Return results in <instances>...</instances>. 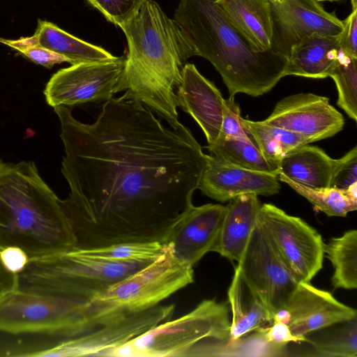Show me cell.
Instances as JSON below:
<instances>
[{
	"instance_id": "cell-44",
	"label": "cell",
	"mask_w": 357,
	"mask_h": 357,
	"mask_svg": "<svg viewBox=\"0 0 357 357\" xmlns=\"http://www.w3.org/2000/svg\"><path fill=\"white\" fill-rule=\"evenodd\" d=\"M2 38H0V42H1Z\"/></svg>"
},
{
	"instance_id": "cell-17",
	"label": "cell",
	"mask_w": 357,
	"mask_h": 357,
	"mask_svg": "<svg viewBox=\"0 0 357 357\" xmlns=\"http://www.w3.org/2000/svg\"><path fill=\"white\" fill-rule=\"evenodd\" d=\"M198 189L215 201L225 202L245 194L273 195L279 192L280 184L275 174L242 168L208 155Z\"/></svg>"
},
{
	"instance_id": "cell-30",
	"label": "cell",
	"mask_w": 357,
	"mask_h": 357,
	"mask_svg": "<svg viewBox=\"0 0 357 357\" xmlns=\"http://www.w3.org/2000/svg\"><path fill=\"white\" fill-rule=\"evenodd\" d=\"M337 89V105L354 121H357V59L341 51L330 73Z\"/></svg>"
},
{
	"instance_id": "cell-1",
	"label": "cell",
	"mask_w": 357,
	"mask_h": 357,
	"mask_svg": "<svg viewBox=\"0 0 357 357\" xmlns=\"http://www.w3.org/2000/svg\"><path fill=\"white\" fill-rule=\"evenodd\" d=\"M70 192L61 199L77 249L128 242L162 243L192 205L207 155L181 123L164 126L123 95L102 105L93 123L54 107Z\"/></svg>"
},
{
	"instance_id": "cell-3",
	"label": "cell",
	"mask_w": 357,
	"mask_h": 357,
	"mask_svg": "<svg viewBox=\"0 0 357 357\" xmlns=\"http://www.w3.org/2000/svg\"><path fill=\"white\" fill-rule=\"evenodd\" d=\"M174 20L192 56L207 59L219 72L229 96H261L284 77L287 57L273 50L254 51L215 0H180Z\"/></svg>"
},
{
	"instance_id": "cell-9",
	"label": "cell",
	"mask_w": 357,
	"mask_h": 357,
	"mask_svg": "<svg viewBox=\"0 0 357 357\" xmlns=\"http://www.w3.org/2000/svg\"><path fill=\"white\" fill-rule=\"evenodd\" d=\"M174 312L171 304L119 314L79 335L33 346L27 357H110L118 347L171 319Z\"/></svg>"
},
{
	"instance_id": "cell-39",
	"label": "cell",
	"mask_w": 357,
	"mask_h": 357,
	"mask_svg": "<svg viewBox=\"0 0 357 357\" xmlns=\"http://www.w3.org/2000/svg\"><path fill=\"white\" fill-rule=\"evenodd\" d=\"M265 335L269 342L287 344L289 342H302L304 340L295 336L289 326L280 321H273L265 330Z\"/></svg>"
},
{
	"instance_id": "cell-8",
	"label": "cell",
	"mask_w": 357,
	"mask_h": 357,
	"mask_svg": "<svg viewBox=\"0 0 357 357\" xmlns=\"http://www.w3.org/2000/svg\"><path fill=\"white\" fill-rule=\"evenodd\" d=\"M89 301L18 289L0 297V332L57 340L79 335L97 324L89 314Z\"/></svg>"
},
{
	"instance_id": "cell-20",
	"label": "cell",
	"mask_w": 357,
	"mask_h": 357,
	"mask_svg": "<svg viewBox=\"0 0 357 357\" xmlns=\"http://www.w3.org/2000/svg\"><path fill=\"white\" fill-rule=\"evenodd\" d=\"M215 2L254 51L271 50L273 20L267 0H215Z\"/></svg>"
},
{
	"instance_id": "cell-15",
	"label": "cell",
	"mask_w": 357,
	"mask_h": 357,
	"mask_svg": "<svg viewBox=\"0 0 357 357\" xmlns=\"http://www.w3.org/2000/svg\"><path fill=\"white\" fill-rule=\"evenodd\" d=\"M225 206L207 204H193L174 223L162 241L169 245L174 256L193 266L216 241Z\"/></svg>"
},
{
	"instance_id": "cell-18",
	"label": "cell",
	"mask_w": 357,
	"mask_h": 357,
	"mask_svg": "<svg viewBox=\"0 0 357 357\" xmlns=\"http://www.w3.org/2000/svg\"><path fill=\"white\" fill-rule=\"evenodd\" d=\"M177 107L189 114L203 130L208 145L217 140L221 128L225 99L214 84L192 63H185L176 90Z\"/></svg>"
},
{
	"instance_id": "cell-40",
	"label": "cell",
	"mask_w": 357,
	"mask_h": 357,
	"mask_svg": "<svg viewBox=\"0 0 357 357\" xmlns=\"http://www.w3.org/2000/svg\"><path fill=\"white\" fill-rule=\"evenodd\" d=\"M18 274L8 270L0 259V297L18 289Z\"/></svg>"
},
{
	"instance_id": "cell-26",
	"label": "cell",
	"mask_w": 357,
	"mask_h": 357,
	"mask_svg": "<svg viewBox=\"0 0 357 357\" xmlns=\"http://www.w3.org/2000/svg\"><path fill=\"white\" fill-rule=\"evenodd\" d=\"M206 148L212 155L242 168L278 174L263 156L255 142L233 137L219 138Z\"/></svg>"
},
{
	"instance_id": "cell-12",
	"label": "cell",
	"mask_w": 357,
	"mask_h": 357,
	"mask_svg": "<svg viewBox=\"0 0 357 357\" xmlns=\"http://www.w3.org/2000/svg\"><path fill=\"white\" fill-rule=\"evenodd\" d=\"M237 262L240 273L273 317L285 307L299 282L282 262L258 220Z\"/></svg>"
},
{
	"instance_id": "cell-11",
	"label": "cell",
	"mask_w": 357,
	"mask_h": 357,
	"mask_svg": "<svg viewBox=\"0 0 357 357\" xmlns=\"http://www.w3.org/2000/svg\"><path fill=\"white\" fill-rule=\"evenodd\" d=\"M126 57L102 62L83 63L54 73L44 90L47 104L70 107L90 102H105L123 91Z\"/></svg>"
},
{
	"instance_id": "cell-24",
	"label": "cell",
	"mask_w": 357,
	"mask_h": 357,
	"mask_svg": "<svg viewBox=\"0 0 357 357\" xmlns=\"http://www.w3.org/2000/svg\"><path fill=\"white\" fill-rule=\"evenodd\" d=\"M335 164L336 159L331 158L324 151L306 144L282 157L278 174L310 188H330Z\"/></svg>"
},
{
	"instance_id": "cell-36",
	"label": "cell",
	"mask_w": 357,
	"mask_h": 357,
	"mask_svg": "<svg viewBox=\"0 0 357 357\" xmlns=\"http://www.w3.org/2000/svg\"><path fill=\"white\" fill-rule=\"evenodd\" d=\"M1 43L15 49L35 63L47 68L63 62L70 63L68 58L36 44L22 43L18 39H2Z\"/></svg>"
},
{
	"instance_id": "cell-42",
	"label": "cell",
	"mask_w": 357,
	"mask_h": 357,
	"mask_svg": "<svg viewBox=\"0 0 357 357\" xmlns=\"http://www.w3.org/2000/svg\"><path fill=\"white\" fill-rule=\"evenodd\" d=\"M352 8H357V0H351Z\"/></svg>"
},
{
	"instance_id": "cell-14",
	"label": "cell",
	"mask_w": 357,
	"mask_h": 357,
	"mask_svg": "<svg viewBox=\"0 0 357 357\" xmlns=\"http://www.w3.org/2000/svg\"><path fill=\"white\" fill-rule=\"evenodd\" d=\"M263 122L304 136L310 144L340 132L344 119L328 98L311 93L287 96Z\"/></svg>"
},
{
	"instance_id": "cell-13",
	"label": "cell",
	"mask_w": 357,
	"mask_h": 357,
	"mask_svg": "<svg viewBox=\"0 0 357 357\" xmlns=\"http://www.w3.org/2000/svg\"><path fill=\"white\" fill-rule=\"evenodd\" d=\"M273 20L271 50L288 57L291 48L312 33L338 36L343 23L317 0H267Z\"/></svg>"
},
{
	"instance_id": "cell-16",
	"label": "cell",
	"mask_w": 357,
	"mask_h": 357,
	"mask_svg": "<svg viewBox=\"0 0 357 357\" xmlns=\"http://www.w3.org/2000/svg\"><path fill=\"white\" fill-rule=\"evenodd\" d=\"M294 335L305 336L333 324L357 317V310L337 301L327 291L310 282H299L285 307Z\"/></svg>"
},
{
	"instance_id": "cell-25",
	"label": "cell",
	"mask_w": 357,
	"mask_h": 357,
	"mask_svg": "<svg viewBox=\"0 0 357 357\" xmlns=\"http://www.w3.org/2000/svg\"><path fill=\"white\" fill-rule=\"evenodd\" d=\"M324 255L331 261L334 272L331 278L335 289L357 287V230L349 229L341 236L324 243Z\"/></svg>"
},
{
	"instance_id": "cell-37",
	"label": "cell",
	"mask_w": 357,
	"mask_h": 357,
	"mask_svg": "<svg viewBox=\"0 0 357 357\" xmlns=\"http://www.w3.org/2000/svg\"><path fill=\"white\" fill-rule=\"evenodd\" d=\"M343 28L338 36L340 51L346 56L357 59V8L342 21Z\"/></svg>"
},
{
	"instance_id": "cell-35",
	"label": "cell",
	"mask_w": 357,
	"mask_h": 357,
	"mask_svg": "<svg viewBox=\"0 0 357 357\" xmlns=\"http://www.w3.org/2000/svg\"><path fill=\"white\" fill-rule=\"evenodd\" d=\"M330 188L357 192V146L336 159Z\"/></svg>"
},
{
	"instance_id": "cell-6",
	"label": "cell",
	"mask_w": 357,
	"mask_h": 357,
	"mask_svg": "<svg viewBox=\"0 0 357 357\" xmlns=\"http://www.w3.org/2000/svg\"><path fill=\"white\" fill-rule=\"evenodd\" d=\"M148 263L107 261L79 255L73 249L29 259L18 273V289L91 300Z\"/></svg>"
},
{
	"instance_id": "cell-4",
	"label": "cell",
	"mask_w": 357,
	"mask_h": 357,
	"mask_svg": "<svg viewBox=\"0 0 357 357\" xmlns=\"http://www.w3.org/2000/svg\"><path fill=\"white\" fill-rule=\"evenodd\" d=\"M8 247L21 248L29 259L76 247L61 199L32 161L0 159V252Z\"/></svg>"
},
{
	"instance_id": "cell-7",
	"label": "cell",
	"mask_w": 357,
	"mask_h": 357,
	"mask_svg": "<svg viewBox=\"0 0 357 357\" xmlns=\"http://www.w3.org/2000/svg\"><path fill=\"white\" fill-rule=\"evenodd\" d=\"M193 266L176 257L169 245L155 259L89 301L93 318L105 319L157 305L193 282Z\"/></svg>"
},
{
	"instance_id": "cell-32",
	"label": "cell",
	"mask_w": 357,
	"mask_h": 357,
	"mask_svg": "<svg viewBox=\"0 0 357 357\" xmlns=\"http://www.w3.org/2000/svg\"><path fill=\"white\" fill-rule=\"evenodd\" d=\"M245 122L263 156L275 169L279 170V165L284 155L281 146L272 134L269 125L261 121L245 119Z\"/></svg>"
},
{
	"instance_id": "cell-22",
	"label": "cell",
	"mask_w": 357,
	"mask_h": 357,
	"mask_svg": "<svg viewBox=\"0 0 357 357\" xmlns=\"http://www.w3.org/2000/svg\"><path fill=\"white\" fill-rule=\"evenodd\" d=\"M227 296L231 312L230 341L273 324V315L237 268Z\"/></svg>"
},
{
	"instance_id": "cell-23",
	"label": "cell",
	"mask_w": 357,
	"mask_h": 357,
	"mask_svg": "<svg viewBox=\"0 0 357 357\" xmlns=\"http://www.w3.org/2000/svg\"><path fill=\"white\" fill-rule=\"evenodd\" d=\"M20 41L36 44L61 54L71 65L113 61L117 59L105 49L84 41L52 22L39 20L34 34Z\"/></svg>"
},
{
	"instance_id": "cell-2",
	"label": "cell",
	"mask_w": 357,
	"mask_h": 357,
	"mask_svg": "<svg viewBox=\"0 0 357 357\" xmlns=\"http://www.w3.org/2000/svg\"><path fill=\"white\" fill-rule=\"evenodd\" d=\"M128 42L123 94L155 112L172 128L178 121L176 90L192 49L174 19L158 3L147 0L121 24Z\"/></svg>"
},
{
	"instance_id": "cell-28",
	"label": "cell",
	"mask_w": 357,
	"mask_h": 357,
	"mask_svg": "<svg viewBox=\"0 0 357 357\" xmlns=\"http://www.w3.org/2000/svg\"><path fill=\"white\" fill-rule=\"evenodd\" d=\"M278 177L328 216L345 217L348 213L357 209V192L334 188H310L296 183L282 174H278Z\"/></svg>"
},
{
	"instance_id": "cell-41",
	"label": "cell",
	"mask_w": 357,
	"mask_h": 357,
	"mask_svg": "<svg viewBox=\"0 0 357 357\" xmlns=\"http://www.w3.org/2000/svg\"><path fill=\"white\" fill-rule=\"evenodd\" d=\"M6 356V346H0V356Z\"/></svg>"
},
{
	"instance_id": "cell-21",
	"label": "cell",
	"mask_w": 357,
	"mask_h": 357,
	"mask_svg": "<svg viewBox=\"0 0 357 357\" xmlns=\"http://www.w3.org/2000/svg\"><path fill=\"white\" fill-rule=\"evenodd\" d=\"M337 37L317 32L303 37L290 50L284 76L329 77L340 53Z\"/></svg>"
},
{
	"instance_id": "cell-43",
	"label": "cell",
	"mask_w": 357,
	"mask_h": 357,
	"mask_svg": "<svg viewBox=\"0 0 357 357\" xmlns=\"http://www.w3.org/2000/svg\"><path fill=\"white\" fill-rule=\"evenodd\" d=\"M317 1L319 2H321V1H338V0H317Z\"/></svg>"
},
{
	"instance_id": "cell-33",
	"label": "cell",
	"mask_w": 357,
	"mask_h": 357,
	"mask_svg": "<svg viewBox=\"0 0 357 357\" xmlns=\"http://www.w3.org/2000/svg\"><path fill=\"white\" fill-rule=\"evenodd\" d=\"M233 137L255 142L253 135L241 115L234 97L225 99L220 132L218 139ZM256 143V142H255Z\"/></svg>"
},
{
	"instance_id": "cell-34",
	"label": "cell",
	"mask_w": 357,
	"mask_h": 357,
	"mask_svg": "<svg viewBox=\"0 0 357 357\" xmlns=\"http://www.w3.org/2000/svg\"><path fill=\"white\" fill-rule=\"evenodd\" d=\"M105 17L120 26L131 19L147 0H86Z\"/></svg>"
},
{
	"instance_id": "cell-5",
	"label": "cell",
	"mask_w": 357,
	"mask_h": 357,
	"mask_svg": "<svg viewBox=\"0 0 357 357\" xmlns=\"http://www.w3.org/2000/svg\"><path fill=\"white\" fill-rule=\"evenodd\" d=\"M228 303L204 300L114 350L110 357L220 356L230 341Z\"/></svg>"
},
{
	"instance_id": "cell-38",
	"label": "cell",
	"mask_w": 357,
	"mask_h": 357,
	"mask_svg": "<svg viewBox=\"0 0 357 357\" xmlns=\"http://www.w3.org/2000/svg\"><path fill=\"white\" fill-rule=\"evenodd\" d=\"M0 259L8 270L17 274L25 268L29 260L26 253L17 247H8L2 250Z\"/></svg>"
},
{
	"instance_id": "cell-29",
	"label": "cell",
	"mask_w": 357,
	"mask_h": 357,
	"mask_svg": "<svg viewBox=\"0 0 357 357\" xmlns=\"http://www.w3.org/2000/svg\"><path fill=\"white\" fill-rule=\"evenodd\" d=\"M166 245L158 241L128 242L88 249L74 248L79 255L100 260L137 263L150 262L163 253Z\"/></svg>"
},
{
	"instance_id": "cell-31",
	"label": "cell",
	"mask_w": 357,
	"mask_h": 357,
	"mask_svg": "<svg viewBox=\"0 0 357 357\" xmlns=\"http://www.w3.org/2000/svg\"><path fill=\"white\" fill-rule=\"evenodd\" d=\"M266 328H261L229 341L220 356H282L287 344L269 342L265 335Z\"/></svg>"
},
{
	"instance_id": "cell-19",
	"label": "cell",
	"mask_w": 357,
	"mask_h": 357,
	"mask_svg": "<svg viewBox=\"0 0 357 357\" xmlns=\"http://www.w3.org/2000/svg\"><path fill=\"white\" fill-rule=\"evenodd\" d=\"M261 203L258 195L245 194L229 200L225 206L220 231L211 252L238 261L257 222Z\"/></svg>"
},
{
	"instance_id": "cell-10",
	"label": "cell",
	"mask_w": 357,
	"mask_h": 357,
	"mask_svg": "<svg viewBox=\"0 0 357 357\" xmlns=\"http://www.w3.org/2000/svg\"><path fill=\"white\" fill-rule=\"evenodd\" d=\"M257 220L298 282H310L322 268L321 235L301 218L271 204H261Z\"/></svg>"
},
{
	"instance_id": "cell-27",
	"label": "cell",
	"mask_w": 357,
	"mask_h": 357,
	"mask_svg": "<svg viewBox=\"0 0 357 357\" xmlns=\"http://www.w3.org/2000/svg\"><path fill=\"white\" fill-rule=\"evenodd\" d=\"M319 337L305 342L314 347L313 356L356 357L357 317L323 328Z\"/></svg>"
}]
</instances>
